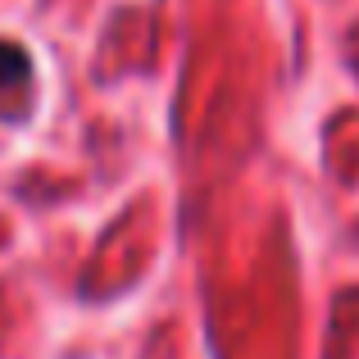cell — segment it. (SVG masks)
Here are the masks:
<instances>
[{
    "instance_id": "obj_1",
    "label": "cell",
    "mask_w": 359,
    "mask_h": 359,
    "mask_svg": "<svg viewBox=\"0 0 359 359\" xmlns=\"http://www.w3.org/2000/svg\"><path fill=\"white\" fill-rule=\"evenodd\" d=\"M18 82H27V55L18 50V46H5V41H0V91H5V87H18Z\"/></svg>"
}]
</instances>
